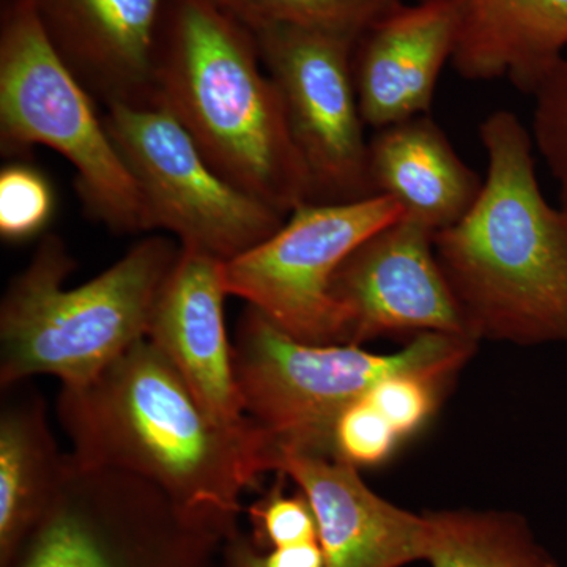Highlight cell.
Masks as SVG:
<instances>
[{
  "mask_svg": "<svg viewBox=\"0 0 567 567\" xmlns=\"http://www.w3.org/2000/svg\"><path fill=\"white\" fill-rule=\"evenodd\" d=\"M58 416L82 464L148 481L194 516L238 528L241 496L278 472L281 447L251 417L219 423L147 338L84 386H62Z\"/></svg>",
  "mask_w": 567,
  "mask_h": 567,
  "instance_id": "obj_1",
  "label": "cell"
},
{
  "mask_svg": "<svg viewBox=\"0 0 567 567\" xmlns=\"http://www.w3.org/2000/svg\"><path fill=\"white\" fill-rule=\"evenodd\" d=\"M480 137L483 192L435 235L436 262L476 341L567 342V216L537 182L532 133L502 110L481 123Z\"/></svg>",
  "mask_w": 567,
  "mask_h": 567,
  "instance_id": "obj_2",
  "label": "cell"
},
{
  "mask_svg": "<svg viewBox=\"0 0 567 567\" xmlns=\"http://www.w3.org/2000/svg\"><path fill=\"white\" fill-rule=\"evenodd\" d=\"M155 93L227 182L284 216L311 203L281 93L234 11L213 0H166Z\"/></svg>",
  "mask_w": 567,
  "mask_h": 567,
  "instance_id": "obj_3",
  "label": "cell"
},
{
  "mask_svg": "<svg viewBox=\"0 0 567 567\" xmlns=\"http://www.w3.org/2000/svg\"><path fill=\"white\" fill-rule=\"evenodd\" d=\"M182 246L151 237L80 287L63 284L76 267L58 235H47L11 279L0 305V386L54 375L84 386L147 338L153 309Z\"/></svg>",
  "mask_w": 567,
  "mask_h": 567,
  "instance_id": "obj_4",
  "label": "cell"
},
{
  "mask_svg": "<svg viewBox=\"0 0 567 567\" xmlns=\"http://www.w3.org/2000/svg\"><path fill=\"white\" fill-rule=\"evenodd\" d=\"M476 342L468 336L424 333L393 354L309 344L248 306L233 342L234 372L246 416L281 451L333 458L339 416L377 383L398 372L451 379L475 353Z\"/></svg>",
  "mask_w": 567,
  "mask_h": 567,
  "instance_id": "obj_5",
  "label": "cell"
},
{
  "mask_svg": "<svg viewBox=\"0 0 567 567\" xmlns=\"http://www.w3.org/2000/svg\"><path fill=\"white\" fill-rule=\"evenodd\" d=\"M35 145L74 167L84 210L117 234L152 230L132 171L95 99L41 28L29 0H6L0 18V148L20 156Z\"/></svg>",
  "mask_w": 567,
  "mask_h": 567,
  "instance_id": "obj_6",
  "label": "cell"
},
{
  "mask_svg": "<svg viewBox=\"0 0 567 567\" xmlns=\"http://www.w3.org/2000/svg\"><path fill=\"white\" fill-rule=\"evenodd\" d=\"M238 533L186 513L140 476L66 454L50 506L0 567H224Z\"/></svg>",
  "mask_w": 567,
  "mask_h": 567,
  "instance_id": "obj_7",
  "label": "cell"
},
{
  "mask_svg": "<svg viewBox=\"0 0 567 567\" xmlns=\"http://www.w3.org/2000/svg\"><path fill=\"white\" fill-rule=\"evenodd\" d=\"M103 117L140 186L152 229L173 234L182 249L226 264L286 221L216 173L163 104H111Z\"/></svg>",
  "mask_w": 567,
  "mask_h": 567,
  "instance_id": "obj_8",
  "label": "cell"
},
{
  "mask_svg": "<svg viewBox=\"0 0 567 567\" xmlns=\"http://www.w3.org/2000/svg\"><path fill=\"white\" fill-rule=\"evenodd\" d=\"M385 196L347 204H303L270 238L223 264L227 295L309 344H344V320L331 279L357 246L401 218Z\"/></svg>",
  "mask_w": 567,
  "mask_h": 567,
  "instance_id": "obj_9",
  "label": "cell"
},
{
  "mask_svg": "<svg viewBox=\"0 0 567 567\" xmlns=\"http://www.w3.org/2000/svg\"><path fill=\"white\" fill-rule=\"evenodd\" d=\"M260 59L281 93L312 204L374 197L363 115L353 81L357 40L284 24H257Z\"/></svg>",
  "mask_w": 567,
  "mask_h": 567,
  "instance_id": "obj_10",
  "label": "cell"
},
{
  "mask_svg": "<svg viewBox=\"0 0 567 567\" xmlns=\"http://www.w3.org/2000/svg\"><path fill=\"white\" fill-rule=\"evenodd\" d=\"M434 238L427 227L401 216L339 265L330 293L344 320V344L424 333L472 338L436 262Z\"/></svg>",
  "mask_w": 567,
  "mask_h": 567,
  "instance_id": "obj_11",
  "label": "cell"
},
{
  "mask_svg": "<svg viewBox=\"0 0 567 567\" xmlns=\"http://www.w3.org/2000/svg\"><path fill=\"white\" fill-rule=\"evenodd\" d=\"M52 47L93 99L156 102L155 50L166 0H29Z\"/></svg>",
  "mask_w": 567,
  "mask_h": 567,
  "instance_id": "obj_12",
  "label": "cell"
},
{
  "mask_svg": "<svg viewBox=\"0 0 567 567\" xmlns=\"http://www.w3.org/2000/svg\"><path fill=\"white\" fill-rule=\"evenodd\" d=\"M276 473L293 481L315 511L324 567H404L424 561L427 518L377 495L354 466L281 451Z\"/></svg>",
  "mask_w": 567,
  "mask_h": 567,
  "instance_id": "obj_13",
  "label": "cell"
},
{
  "mask_svg": "<svg viewBox=\"0 0 567 567\" xmlns=\"http://www.w3.org/2000/svg\"><path fill=\"white\" fill-rule=\"evenodd\" d=\"M223 262L182 249L153 309L147 339L181 372L219 423L249 420L235 380L233 342L224 320Z\"/></svg>",
  "mask_w": 567,
  "mask_h": 567,
  "instance_id": "obj_14",
  "label": "cell"
},
{
  "mask_svg": "<svg viewBox=\"0 0 567 567\" xmlns=\"http://www.w3.org/2000/svg\"><path fill=\"white\" fill-rule=\"evenodd\" d=\"M456 22L443 0L395 7L354 43L353 81L365 126L380 130L429 114Z\"/></svg>",
  "mask_w": 567,
  "mask_h": 567,
  "instance_id": "obj_15",
  "label": "cell"
},
{
  "mask_svg": "<svg viewBox=\"0 0 567 567\" xmlns=\"http://www.w3.org/2000/svg\"><path fill=\"white\" fill-rule=\"evenodd\" d=\"M456 22L453 63L468 81H509L533 95L565 59L567 0H443Z\"/></svg>",
  "mask_w": 567,
  "mask_h": 567,
  "instance_id": "obj_16",
  "label": "cell"
},
{
  "mask_svg": "<svg viewBox=\"0 0 567 567\" xmlns=\"http://www.w3.org/2000/svg\"><path fill=\"white\" fill-rule=\"evenodd\" d=\"M368 169L374 196L390 197L435 235L461 221L484 186L429 114L377 130Z\"/></svg>",
  "mask_w": 567,
  "mask_h": 567,
  "instance_id": "obj_17",
  "label": "cell"
},
{
  "mask_svg": "<svg viewBox=\"0 0 567 567\" xmlns=\"http://www.w3.org/2000/svg\"><path fill=\"white\" fill-rule=\"evenodd\" d=\"M2 391L9 395L0 412V566L50 506L66 464L40 394Z\"/></svg>",
  "mask_w": 567,
  "mask_h": 567,
  "instance_id": "obj_18",
  "label": "cell"
},
{
  "mask_svg": "<svg viewBox=\"0 0 567 567\" xmlns=\"http://www.w3.org/2000/svg\"><path fill=\"white\" fill-rule=\"evenodd\" d=\"M431 567H561L524 517L505 511L425 513Z\"/></svg>",
  "mask_w": 567,
  "mask_h": 567,
  "instance_id": "obj_19",
  "label": "cell"
},
{
  "mask_svg": "<svg viewBox=\"0 0 567 567\" xmlns=\"http://www.w3.org/2000/svg\"><path fill=\"white\" fill-rule=\"evenodd\" d=\"M404 0H234L249 28L284 24L357 40Z\"/></svg>",
  "mask_w": 567,
  "mask_h": 567,
  "instance_id": "obj_20",
  "label": "cell"
},
{
  "mask_svg": "<svg viewBox=\"0 0 567 567\" xmlns=\"http://www.w3.org/2000/svg\"><path fill=\"white\" fill-rule=\"evenodd\" d=\"M54 213L48 178L25 163H11L0 173V237L24 241L43 233Z\"/></svg>",
  "mask_w": 567,
  "mask_h": 567,
  "instance_id": "obj_21",
  "label": "cell"
},
{
  "mask_svg": "<svg viewBox=\"0 0 567 567\" xmlns=\"http://www.w3.org/2000/svg\"><path fill=\"white\" fill-rule=\"evenodd\" d=\"M533 144L558 185L561 212L567 216V59L550 70L533 93Z\"/></svg>",
  "mask_w": 567,
  "mask_h": 567,
  "instance_id": "obj_22",
  "label": "cell"
},
{
  "mask_svg": "<svg viewBox=\"0 0 567 567\" xmlns=\"http://www.w3.org/2000/svg\"><path fill=\"white\" fill-rule=\"evenodd\" d=\"M271 491L248 509L252 525V543L260 550L319 543L315 511L300 491L286 494L284 475Z\"/></svg>",
  "mask_w": 567,
  "mask_h": 567,
  "instance_id": "obj_23",
  "label": "cell"
},
{
  "mask_svg": "<svg viewBox=\"0 0 567 567\" xmlns=\"http://www.w3.org/2000/svg\"><path fill=\"white\" fill-rule=\"evenodd\" d=\"M401 435L368 398L339 416L334 427L333 458L361 468L383 464L394 453Z\"/></svg>",
  "mask_w": 567,
  "mask_h": 567,
  "instance_id": "obj_24",
  "label": "cell"
},
{
  "mask_svg": "<svg viewBox=\"0 0 567 567\" xmlns=\"http://www.w3.org/2000/svg\"><path fill=\"white\" fill-rule=\"evenodd\" d=\"M443 382L446 380L421 372H398L377 383L365 398L402 439L423 427L435 412L436 394Z\"/></svg>",
  "mask_w": 567,
  "mask_h": 567,
  "instance_id": "obj_25",
  "label": "cell"
},
{
  "mask_svg": "<svg viewBox=\"0 0 567 567\" xmlns=\"http://www.w3.org/2000/svg\"><path fill=\"white\" fill-rule=\"evenodd\" d=\"M224 567H324L319 543L260 550L241 532L224 546Z\"/></svg>",
  "mask_w": 567,
  "mask_h": 567,
  "instance_id": "obj_26",
  "label": "cell"
},
{
  "mask_svg": "<svg viewBox=\"0 0 567 567\" xmlns=\"http://www.w3.org/2000/svg\"><path fill=\"white\" fill-rule=\"evenodd\" d=\"M213 2L219 3V6L226 7L227 10L234 11V0H213Z\"/></svg>",
  "mask_w": 567,
  "mask_h": 567,
  "instance_id": "obj_27",
  "label": "cell"
}]
</instances>
